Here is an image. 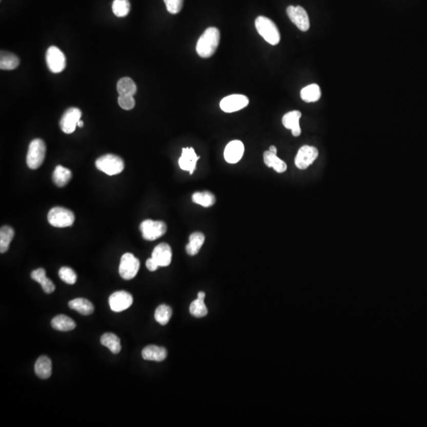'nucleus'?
I'll use <instances>...</instances> for the list:
<instances>
[{"label": "nucleus", "mask_w": 427, "mask_h": 427, "mask_svg": "<svg viewBox=\"0 0 427 427\" xmlns=\"http://www.w3.org/2000/svg\"><path fill=\"white\" fill-rule=\"evenodd\" d=\"M220 42V32L209 27L204 32L196 44V52L202 58H210L216 52Z\"/></svg>", "instance_id": "f257e3e1"}, {"label": "nucleus", "mask_w": 427, "mask_h": 427, "mask_svg": "<svg viewBox=\"0 0 427 427\" xmlns=\"http://www.w3.org/2000/svg\"><path fill=\"white\" fill-rule=\"evenodd\" d=\"M256 30L260 36L272 45H276L280 42V33L273 21L265 17L259 16L255 21Z\"/></svg>", "instance_id": "f03ea898"}, {"label": "nucleus", "mask_w": 427, "mask_h": 427, "mask_svg": "<svg viewBox=\"0 0 427 427\" xmlns=\"http://www.w3.org/2000/svg\"><path fill=\"white\" fill-rule=\"evenodd\" d=\"M46 155V145L40 138H36L30 143L28 149L26 163L31 170L38 169L45 161Z\"/></svg>", "instance_id": "7ed1b4c3"}, {"label": "nucleus", "mask_w": 427, "mask_h": 427, "mask_svg": "<svg viewBox=\"0 0 427 427\" xmlns=\"http://www.w3.org/2000/svg\"><path fill=\"white\" fill-rule=\"evenodd\" d=\"M97 170L109 176L119 174L125 169V161L121 157L115 154H105L99 157L95 162Z\"/></svg>", "instance_id": "20e7f679"}, {"label": "nucleus", "mask_w": 427, "mask_h": 427, "mask_svg": "<svg viewBox=\"0 0 427 427\" xmlns=\"http://www.w3.org/2000/svg\"><path fill=\"white\" fill-rule=\"evenodd\" d=\"M48 220L52 227L64 228L73 225L75 221V215L72 211L66 208L55 207L49 211Z\"/></svg>", "instance_id": "39448f33"}, {"label": "nucleus", "mask_w": 427, "mask_h": 427, "mask_svg": "<svg viewBox=\"0 0 427 427\" xmlns=\"http://www.w3.org/2000/svg\"><path fill=\"white\" fill-rule=\"evenodd\" d=\"M143 237L147 240H155L165 235L167 231V226L162 221L147 219L140 224Z\"/></svg>", "instance_id": "423d86ee"}, {"label": "nucleus", "mask_w": 427, "mask_h": 427, "mask_svg": "<svg viewBox=\"0 0 427 427\" xmlns=\"http://www.w3.org/2000/svg\"><path fill=\"white\" fill-rule=\"evenodd\" d=\"M139 260L132 253H125L122 256L119 263V273L125 280H130L136 276L139 270Z\"/></svg>", "instance_id": "0eeeda50"}, {"label": "nucleus", "mask_w": 427, "mask_h": 427, "mask_svg": "<svg viewBox=\"0 0 427 427\" xmlns=\"http://www.w3.org/2000/svg\"><path fill=\"white\" fill-rule=\"evenodd\" d=\"M46 63L51 72H62L66 68V57L64 52L55 46H51L46 52Z\"/></svg>", "instance_id": "6e6552de"}, {"label": "nucleus", "mask_w": 427, "mask_h": 427, "mask_svg": "<svg viewBox=\"0 0 427 427\" xmlns=\"http://www.w3.org/2000/svg\"><path fill=\"white\" fill-rule=\"evenodd\" d=\"M318 150L311 146H303L296 155L294 163L299 170H306L311 166L318 157Z\"/></svg>", "instance_id": "1a4fd4ad"}, {"label": "nucleus", "mask_w": 427, "mask_h": 427, "mask_svg": "<svg viewBox=\"0 0 427 427\" xmlns=\"http://www.w3.org/2000/svg\"><path fill=\"white\" fill-rule=\"evenodd\" d=\"M82 112L78 108H70L65 113L59 121V127L64 133L71 134L75 132L78 121L81 119Z\"/></svg>", "instance_id": "9d476101"}, {"label": "nucleus", "mask_w": 427, "mask_h": 427, "mask_svg": "<svg viewBox=\"0 0 427 427\" xmlns=\"http://www.w3.org/2000/svg\"><path fill=\"white\" fill-rule=\"evenodd\" d=\"M287 15L293 23L301 31L306 32L310 27V18L308 14L303 7L300 6H290L287 9Z\"/></svg>", "instance_id": "9b49d317"}, {"label": "nucleus", "mask_w": 427, "mask_h": 427, "mask_svg": "<svg viewBox=\"0 0 427 427\" xmlns=\"http://www.w3.org/2000/svg\"><path fill=\"white\" fill-rule=\"evenodd\" d=\"M249 100L246 96L233 94L221 99L220 108L225 113H231L247 107Z\"/></svg>", "instance_id": "f8f14e48"}, {"label": "nucleus", "mask_w": 427, "mask_h": 427, "mask_svg": "<svg viewBox=\"0 0 427 427\" xmlns=\"http://www.w3.org/2000/svg\"><path fill=\"white\" fill-rule=\"evenodd\" d=\"M111 310L116 313L128 310L133 303L132 294L125 291H116L111 294L109 299Z\"/></svg>", "instance_id": "ddd939ff"}, {"label": "nucleus", "mask_w": 427, "mask_h": 427, "mask_svg": "<svg viewBox=\"0 0 427 427\" xmlns=\"http://www.w3.org/2000/svg\"><path fill=\"white\" fill-rule=\"evenodd\" d=\"M199 158L200 157L196 154V151L192 147L183 148L181 156L179 158V166L184 171H189L191 175L193 174Z\"/></svg>", "instance_id": "4468645a"}, {"label": "nucleus", "mask_w": 427, "mask_h": 427, "mask_svg": "<svg viewBox=\"0 0 427 427\" xmlns=\"http://www.w3.org/2000/svg\"><path fill=\"white\" fill-rule=\"evenodd\" d=\"M244 152L245 146L241 141H231L226 147L224 158L230 164H236L242 158Z\"/></svg>", "instance_id": "2eb2a0df"}, {"label": "nucleus", "mask_w": 427, "mask_h": 427, "mask_svg": "<svg viewBox=\"0 0 427 427\" xmlns=\"http://www.w3.org/2000/svg\"><path fill=\"white\" fill-rule=\"evenodd\" d=\"M172 256L173 253L170 245L161 243L154 248L151 257L155 260L158 266L167 267L171 263Z\"/></svg>", "instance_id": "dca6fc26"}, {"label": "nucleus", "mask_w": 427, "mask_h": 427, "mask_svg": "<svg viewBox=\"0 0 427 427\" xmlns=\"http://www.w3.org/2000/svg\"><path fill=\"white\" fill-rule=\"evenodd\" d=\"M301 117V113L298 110L291 111L286 113L282 117V125L287 129L291 130L294 136L298 137L301 135V130L299 124Z\"/></svg>", "instance_id": "f3484780"}, {"label": "nucleus", "mask_w": 427, "mask_h": 427, "mask_svg": "<svg viewBox=\"0 0 427 427\" xmlns=\"http://www.w3.org/2000/svg\"><path fill=\"white\" fill-rule=\"evenodd\" d=\"M142 357L147 361H164L167 357V351L161 347L150 345L143 350Z\"/></svg>", "instance_id": "a211bd4d"}, {"label": "nucleus", "mask_w": 427, "mask_h": 427, "mask_svg": "<svg viewBox=\"0 0 427 427\" xmlns=\"http://www.w3.org/2000/svg\"><path fill=\"white\" fill-rule=\"evenodd\" d=\"M263 161L269 168H273L276 173H282L287 171V166L276 154L271 152L269 150L263 153Z\"/></svg>", "instance_id": "6ab92c4d"}, {"label": "nucleus", "mask_w": 427, "mask_h": 427, "mask_svg": "<svg viewBox=\"0 0 427 427\" xmlns=\"http://www.w3.org/2000/svg\"><path fill=\"white\" fill-rule=\"evenodd\" d=\"M35 374L42 379H48L52 375V364L47 356H40L36 360L34 367Z\"/></svg>", "instance_id": "aec40b11"}, {"label": "nucleus", "mask_w": 427, "mask_h": 427, "mask_svg": "<svg viewBox=\"0 0 427 427\" xmlns=\"http://www.w3.org/2000/svg\"><path fill=\"white\" fill-rule=\"evenodd\" d=\"M205 241V235L201 232H195L189 237V244L186 246V253L191 256H196L200 251Z\"/></svg>", "instance_id": "412c9836"}, {"label": "nucleus", "mask_w": 427, "mask_h": 427, "mask_svg": "<svg viewBox=\"0 0 427 427\" xmlns=\"http://www.w3.org/2000/svg\"><path fill=\"white\" fill-rule=\"evenodd\" d=\"M72 177L71 170L62 166H57L52 175V180L57 187L62 188L66 186Z\"/></svg>", "instance_id": "4be33fe9"}, {"label": "nucleus", "mask_w": 427, "mask_h": 427, "mask_svg": "<svg viewBox=\"0 0 427 427\" xmlns=\"http://www.w3.org/2000/svg\"><path fill=\"white\" fill-rule=\"evenodd\" d=\"M52 327L60 332H69L76 327L75 321L65 315H58L52 320Z\"/></svg>", "instance_id": "5701e85b"}, {"label": "nucleus", "mask_w": 427, "mask_h": 427, "mask_svg": "<svg viewBox=\"0 0 427 427\" xmlns=\"http://www.w3.org/2000/svg\"><path fill=\"white\" fill-rule=\"evenodd\" d=\"M192 202L194 204H198L204 208H210L215 205L216 202V198L212 192L208 191L204 192H196L192 194Z\"/></svg>", "instance_id": "b1692460"}, {"label": "nucleus", "mask_w": 427, "mask_h": 427, "mask_svg": "<svg viewBox=\"0 0 427 427\" xmlns=\"http://www.w3.org/2000/svg\"><path fill=\"white\" fill-rule=\"evenodd\" d=\"M68 306L71 310H75L84 316H88L94 313V306L90 301L85 298H75L69 301Z\"/></svg>", "instance_id": "393cba45"}, {"label": "nucleus", "mask_w": 427, "mask_h": 427, "mask_svg": "<svg viewBox=\"0 0 427 427\" xmlns=\"http://www.w3.org/2000/svg\"><path fill=\"white\" fill-rule=\"evenodd\" d=\"M116 89L119 95L121 96H134L137 92V86L135 82L128 77L120 78L118 81Z\"/></svg>", "instance_id": "a878e982"}, {"label": "nucleus", "mask_w": 427, "mask_h": 427, "mask_svg": "<svg viewBox=\"0 0 427 427\" xmlns=\"http://www.w3.org/2000/svg\"><path fill=\"white\" fill-rule=\"evenodd\" d=\"M20 59L17 55L11 52L1 51L0 55V68L2 70H14L19 65Z\"/></svg>", "instance_id": "bb28decb"}, {"label": "nucleus", "mask_w": 427, "mask_h": 427, "mask_svg": "<svg viewBox=\"0 0 427 427\" xmlns=\"http://www.w3.org/2000/svg\"><path fill=\"white\" fill-rule=\"evenodd\" d=\"M301 99L307 103L316 102L321 97V90L317 84H311L304 87L300 93Z\"/></svg>", "instance_id": "cd10ccee"}, {"label": "nucleus", "mask_w": 427, "mask_h": 427, "mask_svg": "<svg viewBox=\"0 0 427 427\" xmlns=\"http://www.w3.org/2000/svg\"><path fill=\"white\" fill-rule=\"evenodd\" d=\"M100 343L109 348L111 352L117 355L121 351L120 339L113 333H106L100 337Z\"/></svg>", "instance_id": "c85d7f7f"}, {"label": "nucleus", "mask_w": 427, "mask_h": 427, "mask_svg": "<svg viewBox=\"0 0 427 427\" xmlns=\"http://www.w3.org/2000/svg\"><path fill=\"white\" fill-rule=\"evenodd\" d=\"M14 231L11 227L5 226L0 230V253H5L14 238Z\"/></svg>", "instance_id": "c756f323"}, {"label": "nucleus", "mask_w": 427, "mask_h": 427, "mask_svg": "<svg viewBox=\"0 0 427 427\" xmlns=\"http://www.w3.org/2000/svg\"><path fill=\"white\" fill-rule=\"evenodd\" d=\"M172 314H173V311L170 306L161 304L156 309L154 318L157 320V323H159L161 326H166L170 321Z\"/></svg>", "instance_id": "7c9ffc66"}, {"label": "nucleus", "mask_w": 427, "mask_h": 427, "mask_svg": "<svg viewBox=\"0 0 427 427\" xmlns=\"http://www.w3.org/2000/svg\"><path fill=\"white\" fill-rule=\"evenodd\" d=\"M112 9L116 17H126L131 11V4L129 0H114Z\"/></svg>", "instance_id": "2f4dec72"}, {"label": "nucleus", "mask_w": 427, "mask_h": 427, "mask_svg": "<svg viewBox=\"0 0 427 427\" xmlns=\"http://www.w3.org/2000/svg\"><path fill=\"white\" fill-rule=\"evenodd\" d=\"M189 311L192 316L196 317H205L208 313L204 300L199 299V298L191 303Z\"/></svg>", "instance_id": "473e14b6"}, {"label": "nucleus", "mask_w": 427, "mask_h": 427, "mask_svg": "<svg viewBox=\"0 0 427 427\" xmlns=\"http://www.w3.org/2000/svg\"><path fill=\"white\" fill-rule=\"evenodd\" d=\"M59 276L61 278V280L64 281L66 283L73 285L75 284L77 281V275L74 270L71 268H68V267H63L60 268L59 272Z\"/></svg>", "instance_id": "72a5a7b5"}, {"label": "nucleus", "mask_w": 427, "mask_h": 427, "mask_svg": "<svg viewBox=\"0 0 427 427\" xmlns=\"http://www.w3.org/2000/svg\"><path fill=\"white\" fill-rule=\"evenodd\" d=\"M164 2L170 14H178L183 7L184 0H164Z\"/></svg>", "instance_id": "f704fd0d"}, {"label": "nucleus", "mask_w": 427, "mask_h": 427, "mask_svg": "<svg viewBox=\"0 0 427 427\" xmlns=\"http://www.w3.org/2000/svg\"><path fill=\"white\" fill-rule=\"evenodd\" d=\"M119 106L125 110H131L135 106V100L133 96H121L118 97Z\"/></svg>", "instance_id": "c9c22d12"}, {"label": "nucleus", "mask_w": 427, "mask_h": 427, "mask_svg": "<svg viewBox=\"0 0 427 427\" xmlns=\"http://www.w3.org/2000/svg\"><path fill=\"white\" fill-rule=\"evenodd\" d=\"M31 278L33 280L42 284L44 282L46 277V272L43 268H38L36 270L33 271L31 273Z\"/></svg>", "instance_id": "e433bc0d"}, {"label": "nucleus", "mask_w": 427, "mask_h": 427, "mask_svg": "<svg viewBox=\"0 0 427 427\" xmlns=\"http://www.w3.org/2000/svg\"><path fill=\"white\" fill-rule=\"evenodd\" d=\"M42 289L46 294H52L55 291V287L52 280L49 278H45V280L40 284Z\"/></svg>", "instance_id": "4c0bfd02"}, {"label": "nucleus", "mask_w": 427, "mask_h": 427, "mask_svg": "<svg viewBox=\"0 0 427 427\" xmlns=\"http://www.w3.org/2000/svg\"><path fill=\"white\" fill-rule=\"evenodd\" d=\"M146 266H147V269L151 271V272H155L157 268H159L158 265L156 263L155 260L152 257L147 259V262H146Z\"/></svg>", "instance_id": "58836bf2"}, {"label": "nucleus", "mask_w": 427, "mask_h": 427, "mask_svg": "<svg viewBox=\"0 0 427 427\" xmlns=\"http://www.w3.org/2000/svg\"><path fill=\"white\" fill-rule=\"evenodd\" d=\"M205 297H206V294H205V293L202 292V291L198 293L197 298H199V299L204 300L205 299Z\"/></svg>", "instance_id": "ea45409f"}, {"label": "nucleus", "mask_w": 427, "mask_h": 427, "mask_svg": "<svg viewBox=\"0 0 427 427\" xmlns=\"http://www.w3.org/2000/svg\"><path fill=\"white\" fill-rule=\"evenodd\" d=\"M269 151H270L271 152L274 153V154H277V148L276 147H275V146H271V147H269Z\"/></svg>", "instance_id": "a19ab883"}, {"label": "nucleus", "mask_w": 427, "mask_h": 427, "mask_svg": "<svg viewBox=\"0 0 427 427\" xmlns=\"http://www.w3.org/2000/svg\"><path fill=\"white\" fill-rule=\"evenodd\" d=\"M83 125H84V124H83V120H81V119H80L79 121H78V127H79V128H83Z\"/></svg>", "instance_id": "79ce46f5"}]
</instances>
